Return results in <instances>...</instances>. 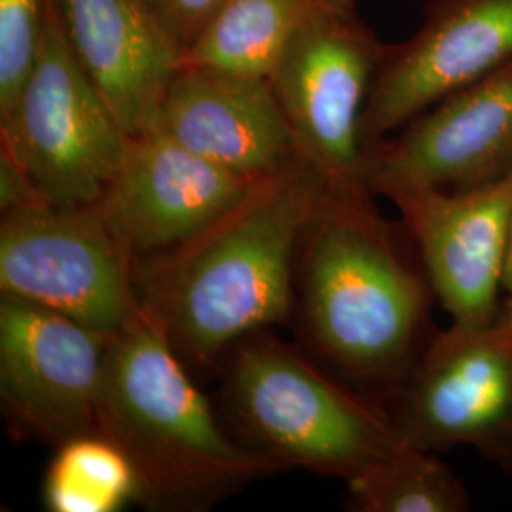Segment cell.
Here are the masks:
<instances>
[{
  "instance_id": "1",
  "label": "cell",
  "mask_w": 512,
  "mask_h": 512,
  "mask_svg": "<svg viewBox=\"0 0 512 512\" xmlns=\"http://www.w3.org/2000/svg\"><path fill=\"white\" fill-rule=\"evenodd\" d=\"M294 287L313 351L384 406L439 336L420 251L370 188L330 184L300 241Z\"/></svg>"
},
{
  "instance_id": "2",
  "label": "cell",
  "mask_w": 512,
  "mask_h": 512,
  "mask_svg": "<svg viewBox=\"0 0 512 512\" xmlns=\"http://www.w3.org/2000/svg\"><path fill=\"white\" fill-rule=\"evenodd\" d=\"M330 184L296 156L192 238L137 258L139 304L179 355L209 363L291 315L300 241Z\"/></svg>"
},
{
  "instance_id": "3",
  "label": "cell",
  "mask_w": 512,
  "mask_h": 512,
  "mask_svg": "<svg viewBox=\"0 0 512 512\" xmlns=\"http://www.w3.org/2000/svg\"><path fill=\"white\" fill-rule=\"evenodd\" d=\"M97 431L131 461L141 505L158 511H203L285 469L220 429L181 355L141 304L112 334Z\"/></svg>"
},
{
  "instance_id": "4",
  "label": "cell",
  "mask_w": 512,
  "mask_h": 512,
  "mask_svg": "<svg viewBox=\"0 0 512 512\" xmlns=\"http://www.w3.org/2000/svg\"><path fill=\"white\" fill-rule=\"evenodd\" d=\"M236 346L228 403L255 450L281 467L349 482L399 446L384 404L300 351L274 336H247Z\"/></svg>"
},
{
  "instance_id": "5",
  "label": "cell",
  "mask_w": 512,
  "mask_h": 512,
  "mask_svg": "<svg viewBox=\"0 0 512 512\" xmlns=\"http://www.w3.org/2000/svg\"><path fill=\"white\" fill-rule=\"evenodd\" d=\"M128 133L74 57L52 0L37 63L18 101L0 116L8 152L54 207L97 202L124 160Z\"/></svg>"
},
{
  "instance_id": "6",
  "label": "cell",
  "mask_w": 512,
  "mask_h": 512,
  "mask_svg": "<svg viewBox=\"0 0 512 512\" xmlns=\"http://www.w3.org/2000/svg\"><path fill=\"white\" fill-rule=\"evenodd\" d=\"M137 256L92 205L38 203L2 215L0 291L107 334L139 306Z\"/></svg>"
},
{
  "instance_id": "7",
  "label": "cell",
  "mask_w": 512,
  "mask_h": 512,
  "mask_svg": "<svg viewBox=\"0 0 512 512\" xmlns=\"http://www.w3.org/2000/svg\"><path fill=\"white\" fill-rule=\"evenodd\" d=\"M384 50L357 6L336 8L298 29L270 74L298 154L332 184L368 188L361 120Z\"/></svg>"
},
{
  "instance_id": "8",
  "label": "cell",
  "mask_w": 512,
  "mask_h": 512,
  "mask_svg": "<svg viewBox=\"0 0 512 512\" xmlns=\"http://www.w3.org/2000/svg\"><path fill=\"white\" fill-rule=\"evenodd\" d=\"M385 408L399 444L469 446L512 476V330H440Z\"/></svg>"
},
{
  "instance_id": "9",
  "label": "cell",
  "mask_w": 512,
  "mask_h": 512,
  "mask_svg": "<svg viewBox=\"0 0 512 512\" xmlns=\"http://www.w3.org/2000/svg\"><path fill=\"white\" fill-rule=\"evenodd\" d=\"M112 334L2 294L0 404L23 439L59 446L97 431Z\"/></svg>"
},
{
  "instance_id": "10",
  "label": "cell",
  "mask_w": 512,
  "mask_h": 512,
  "mask_svg": "<svg viewBox=\"0 0 512 512\" xmlns=\"http://www.w3.org/2000/svg\"><path fill=\"white\" fill-rule=\"evenodd\" d=\"M366 150L372 194L467 192L512 179V63L446 95Z\"/></svg>"
},
{
  "instance_id": "11",
  "label": "cell",
  "mask_w": 512,
  "mask_h": 512,
  "mask_svg": "<svg viewBox=\"0 0 512 512\" xmlns=\"http://www.w3.org/2000/svg\"><path fill=\"white\" fill-rule=\"evenodd\" d=\"M512 63V0H429L416 35L385 44L361 120L365 152L450 93Z\"/></svg>"
},
{
  "instance_id": "12",
  "label": "cell",
  "mask_w": 512,
  "mask_h": 512,
  "mask_svg": "<svg viewBox=\"0 0 512 512\" xmlns=\"http://www.w3.org/2000/svg\"><path fill=\"white\" fill-rule=\"evenodd\" d=\"M389 200L414 239L452 327L484 329L503 306L512 224V179L488 188L403 190Z\"/></svg>"
},
{
  "instance_id": "13",
  "label": "cell",
  "mask_w": 512,
  "mask_h": 512,
  "mask_svg": "<svg viewBox=\"0 0 512 512\" xmlns=\"http://www.w3.org/2000/svg\"><path fill=\"white\" fill-rule=\"evenodd\" d=\"M256 181L156 131H143L128 135L124 160L95 205L139 258L192 238L234 207Z\"/></svg>"
},
{
  "instance_id": "14",
  "label": "cell",
  "mask_w": 512,
  "mask_h": 512,
  "mask_svg": "<svg viewBox=\"0 0 512 512\" xmlns=\"http://www.w3.org/2000/svg\"><path fill=\"white\" fill-rule=\"evenodd\" d=\"M147 131L247 179L274 175L300 156L268 76L207 65H181Z\"/></svg>"
},
{
  "instance_id": "15",
  "label": "cell",
  "mask_w": 512,
  "mask_h": 512,
  "mask_svg": "<svg viewBox=\"0 0 512 512\" xmlns=\"http://www.w3.org/2000/svg\"><path fill=\"white\" fill-rule=\"evenodd\" d=\"M74 57L128 135L150 128L183 54L145 0H57Z\"/></svg>"
},
{
  "instance_id": "16",
  "label": "cell",
  "mask_w": 512,
  "mask_h": 512,
  "mask_svg": "<svg viewBox=\"0 0 512 512\" xmlns=\"http://www.w3.org/2000/svg\"><path fill=\"white\" fill-rule=\"evenodd\" d=\"M357 0H228L183 63L268 76L289 40L321 12Z\"/></svg>"
},
{
  "instance_id": "17",
  "label": "cell",
  "mask_w": 512,
  "mask_h": 512,
  "mask_svg": "<svg viewBox=\"0 0 512 512\" xmlns=\"http://www.w3.org/2000/svg\"><path fill=\"white\" fill-rule=\"evenodd\" d=\"M42 503L52 512H116L141 503V484L122 448L92 431L55 446Z\"/></svg>"
},
{
  "instance_id": "18",
  "label": "cell",
  "mask_w": 512,
  "mask_h": 512,
  "mask_svg": "<svg viewBox=\"0 0 512 512\" xmlns=\"http://www.w3.org/2000/svg\"><path fill=\"white\" fill-rule=\"evenodd\" d=\"M346 507L355 512H465L469 492L437 452L395 446L348 482Z\"/></svg>"
},
{
  "instance_id": "19",
  "label": "cell",
  "mask_w": 512,
  "mask_h": 512,
  "mask_svg": "<svg viewBox=\"0 0 512 512\" xmlns=\"http://www.w3.org/2000/svg\"><path fill=\"white\" fill-rule=\"evenodd\" d=\"M52 0H0V116L14 107L46 35Z\"/></svg>"
},
{
  "instance_id": "20",
  "label": "cell",
  "mask_w": 512,
  "mask_h": 512,
  "mask_svg": "<svg viewBox=\"0 0 512 512\" xmlns=\"http://www.w3.org/2000/svg\"><path fill=\"white\" fill-rule=\"evenodd\" d=\"M167 37L183 54L196 46L228 0H145Z\"/></svg>"
},
{
  "instance_id": "21",
  "label": "cell",
  "mask_w": 512,
  "mask_h": 512,
  "mask_svg": "<svg viewBox=\"0 0 512 512\" xmlns=\"http://www.w3.org/2000/svg\"><path fill=\"white\" fill-rule=\"evenodd\" d=\"M46 203L38 194L33 181L19 167L18 162L0 150V211L10 213L25 207Z\"/></svg>"
},
{
  "instance_id": "22",
  "label": "cell",
  "mask_w": 512,
  "mask_h": 512,
  "mask_svg": "<svg viewBox=\"0 0 512 512\" xmlns=\"http://www.w3.org/2000/svg\"><path fill=\"white\" fill-rule=\"evenodd\" d=\"M499 319L512 330V224L509 247H507V262H505V275H503V306Z\"/></svg>"
}]
</instances>
